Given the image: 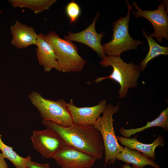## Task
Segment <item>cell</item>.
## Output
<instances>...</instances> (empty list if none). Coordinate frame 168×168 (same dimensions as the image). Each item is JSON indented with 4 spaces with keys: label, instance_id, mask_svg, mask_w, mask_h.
Instances as JSON below:
<instances>
[{
    "label": "cell",
    "instance_id": "obj_9",
    "mask_svg": "<svg viewBox=\"0 0 168 168\" xmlns=\"http://www.w3.org/2000/svg\"><path fill=\"white\" fill-rule=\"evenodd\" d=\"M53 159L61 168H91L96 160L92 156L67 145Z\"/></svg>",
    "mask_w": 168,
    "mask_h": 168
},
{
    "label": "cell",
    "instance_id": "obj_7",
    "mask_svg": "<svg viewBox=\"0 0 168 168\" xmlns=\"http://www.w3.org/2000/svg\"><path fill=\"white\" fill-rule=\"evenodd\" d=\"M31 140L33 148L47 158H53L66 145L58 134L48 128L34 131Z\"/></svg>",
    "mask_w": 168,
    "mask_h": 168
},
{
    "label": "cell",
    "instance_id": "obj_15",
    "mask_svg": "<svg viewBox=\"0 0 168 168\" xmlns=\"http://www.w3.org/2000/svg\"><path fill=\"white\" fill-rule=\"evenodd\" d=\"M116 160L126 164H132L137 167L144 168L147 165L155 168H161L151 158L147 155L135 150L125 146L117 156Z\"/></svg>",
    "mask_w": 168,
    "mask_h": 168
},
{
    "label": "cell",
    "instance_id": "obj_19",
    "mask_svg": "<svg viewBox=\"0 0 168 168\" xmlns=\"http://www.w3.org/2000/svg\"><path fill=\"white\" fill-rule=\"evenodd\" d=\"M1 137L0 134V150L3 157L10 161L16 168H26L27 162L31 159V156L28 155L26 157H24L19 156L14 151L12 147L3 142Z\"/></svg>",
    "mask_w": 168,
    "mask_h": 168
},
{
    "label": "cell",
    "instance_id": "obj_16",
    "mask_svg": "<svg viewBox=\"0 0 168 168\" xmlns=\"http://www.w3.org/2000/svg\"><path fill=\"white\" fill-rule=\"evenodd\" d=\"M158 127L167 130L168 129V108L162 110L159 116L154 120L147 122L142 127L132 129H125L122 127L119 132L124 137L128 138L132 135L151 127Z\"/></svg>",
    "mask_w": 168,
    "mask_h": 168
},
{
    "label": "cell",
    "instance_id": "obj_6",
    "mask_svg": "<svg viewBox=\"0 0 168 168\" xmlns=\"http://www.w3.org/2000/svg\"><path fill=\"white\" fill-rule=\"evenodd\" d=\"M28 97L32 104L37 109L43 120L64 127L69 126L73 124L67 103L63 100L47 99L36 91H32Z\"/></svg>",
    "mask_w": 168,
    "mask_h": 168
},
{
    "label": "cell",
    "instance_id": "obj_1",
    "mask_svg": "<svg viewBox=\"0 0 168 168\" xmlns=\"http://www.w3.org/2000/svg\"><path fill=\"white\" fill-rule=\"evenodd\" d=\"M42 124L58 134L66 144L71 146L96 160L103 157L104 147L100 132L94 126L75 124L67 127L43 120Z\"/></svg>",
    "mask_w": 168,
    "mask_h": 168
},
{
    "label": "cell",
    "instance_id": "obj_2",
    "mask_svg": "<svg viewBox=\"0 0 168 168\" xmlns=\"http://www.w3.org/2000/svg\"><path fill=\"white\" fill-rule=\"evenodd\" d=\"M99 63L105 67L110 66L113 70L109 76L99 77L94 82L98 83L106 79L116 82L120 86L118 91L119 98L125 97L129 89L137 86L141 71L139 65L124 62L120 57L112 56H106Z\"/></svg>",
    "mask_w": 168,
    "mask_h": 168
},
{
    "label": "cell",
    "instance_id": "obj_10",
    "mask_svg": "<svg viewBox=\"0 0 168 168\" xmlns=\"http://www.w3.org/2000/svg\"><path fill=\"white\" fill-rule=\"evenodd\" d=\"M99 16V13H97L91 24L84 30L76 33L68 32L64 37L66 40L87 45L93 49L102 60L106 56L101 44V40L105 34L103 32L98 33L95 29L96 23Z\"/></svg>",
    "mask_w": 168,
    "mask_h": 168
},
{
    "label": "cell",
    "instance_id": "obj_4",
    "mask_svg": "<svg viewBox=\"0 0 168 168\" xmlns=\"http://www.w3.org/2000/svg\"><path fill=\"white\" fill-rule=\"evenodd\" d=\"M119 105L114 106L111 104H107L102 113L93 125L100 133L104 147L105 160L104 166L108 164H113L118 154L124 149L118 143L114 129L113 115L118 111Z\"/></svg>",
    "mask_w": 168,
    "mask_h": 168
},
{
    "label": "cell",
    "instance_id": "obj_11",
    "mask_svg": "<svg viewBox=\"0 0 168 168\" xmlns=\"http://www.w3.org/2000/svg\"><path fill=\"white\" fill-rule=\"evenodd\" d=\"M73 123L79 125L93 126L106 106L105 100L100 101L96 105L78 107L72 100L67 104Z\"/></svg>",
    "mask_w": 168,
    "mask_h": 168
},
{
    "label": "cell",
    "instance_id": "obj_12",
    "mask_svg": "<svg viewBox=\"0 0 168 168\" xmlns=\"http://www.w3.org/2000/svg\"><path fill=\"white\" fill-rule=\"evenodd\" d=\"M10 31L12 36L11 43L18 49L35 45L37 42L38 34L34 28L18 21L11 26Z\"/></svg>",
    "mask_w": 168,
    "mask_h": 168
},
{
    "label": "cell",
    "instance_id": "obj_23",
    "mask_svg": "<svg viewBox=\"0 0 168 168\" xmlns=\"http://www.w3.org/2000/svg\"><path fill=\"white\" fill-rule=\"evenodd\" d=\"M122 168H134L133 167H131L129 164H126L125 165H123L122 166Z\"/></svg>",
    "mask_w": 168,
    "mask_h": 168
},
{
    "label": "cell",
    "instance_id": "obj_18",
    "mask_svg": "<svg viewBox=\"0 0 168 168\" xmlns=\"http://www.w3.org/2000/svg\"><path fill=\"white\" fill-rule=\"evenodd\" d=\"M142 32L147 40L149 46L147 54L139 64L141 71H143L148 63L153 58L161 55H167L168 47L160 45L144 30H142Z\"/></svg>",
    "mask_w": 168,
    "mask_h": 168
},
{
    "label": "cell",
    "instance_id": "obj_24",
    "mask_svg": "<svg viewBox=\"0 0 168 168\" xmlns=\"http://www.w3.org/2000/svg\"><path fill=\"white\" fill-rule=\"evenodd\" d=\"M132 167H133L134 168H140L138 167H137L135 166H134V165H132Z\"/></svg>",
    "mask_w": 168,
    "mask_h": 168
},
{
    "label": "cell",
    "instance_id": "obj_8",
    "mask_svg": "<svg viewBox=\"0 0 168 168\" xmlns=\"http://www.w3.org/2000/svg\"><path fill=\"white\" fill-rule=\"evenodd\" d=\"M132 5L137 11H133L132 12L137 17H142L149 21L154 28V32L148 34L152 38L155 37L160 42H162L163 38L168 40V16L166 4L161 3L157 7V9L154 10L145 11L139 8L136 2H132Z\"/></svg>",
    "mask_w": 168,
    "mask_h": 168
},
{
    "label": "cell",
    "instance_id": "obj_3",
    "mask_svg": "<svg viewBox=\"0 0 168 168\" xmlns=\"http://www.w3.org/2000/svg\"><path fill=\"white\" fill-rule=\"evenodd\" d=\"M54 51L60 71L79 72L87 63L78 53L77 46L71 41L60 38L54 31L44 35Z\"/></svg>",
    "mask_w": 168,
    "mask_h": 168
},
{
    "label": "cell",
    "instance_id": "obj_17",
    "mask_svg": "<svg viewBox=\"0 0 168 168\" xmlns=\"http://www.w3.org/2000/svg\"><path fill=\"white\" fill-rule=\"evenodd\" d=\"M13 7L27 8L38 14L49 9L56 0H9Z\"/></svg>",
    "mask_w": 168,
    "mask_h": 168
},
{
    "label": "cell",
    "instance_id": "obj_20",
    "mask_svg": "<svg viewBox=\"0 0 168 168\" xmlns=\"http://www.w3.org/2000/svg\"><path fill=\"white\" fill-rule=\"evenodd\" d=\"M66 14L70 20V23L73 24L77 21L81 12L79 5L74 1L68 3L66 6Z\"/></svg>",
    "mask_w": 168,
    "mask_h": 168
},
{
    "label": "cell",
    "instance_id": "obj_21",
    "mask_svg": "<svg viewBox=\"0 0 168 168\" xmlns=\"http://www.w3.org/2000/svg\"><path fill=\"white\" fill-rule=\"evenodd\" d=\"M26 168H50L49 163L42 164L33 161L31 159L27 163Z\"/></svg>",
    "mask_w": 168,
    "mask_h": 168
},
{
    "label": "cell",
    "instance_id": "obj_25",
    "mask_svg": "<svg viewBox=\"0 0 168 168\" xmlns=\"http://www.w3.org/2000/svg\"><path fill=\"white\" fill-rule=\"evenodd\" d=\"M0 13H2V12L0 10Z\"/></svg>",
    "mask_w": 168,
    "mask_h": 168
},
{
    "label": "cell",
    "instance_id": "obj_5",
    "mask_svg": "<svg viewBox=\"0 0 168 168\" xmlns=\"http://www.w3.org/2000/svg\"><path fill=\"white\" fill-rule=\"evenodd\" d=\"M128 7V12L125 17L121 16L113 23V34L109 42L102 45L104 52L108 56L120 57L123 52L137 49L138 46L143 44L139 40H135L128 33L130 13L133 6L128 0H125Z\"/></svg>",
    "mask_w": 168,
    "mask_h": 168
},
{
    "label": "cell",
    "instance_id": "obj_22",
    "mask_svg": "<svg viewBox=\"0 0 168 168\" xmlns=\"http://www.w3.org/2000/svg\"><path fill=\"white\" fill-rule=\"evenodd\" d=\"M5 159L2 153L0 152V168H8Z\"/></svg>",
    "mask_w": 168,
    "mask_h": 168
},
{
    "label": "cell",
    "instance_id": "obj_13",
    "mask_svg": "<svg viewBox=\"0 0 168 168\" xmlns=\"http://www.w3.org/2000/svg\"><path fill=\"white\" fill-rule=\"evenodd\" d=\"M42 33L38 34L36 46V56L39 64L42 66L46 72L55 69L60 71L53 49L45 40Z\"/></svg>",
    "mask_w": 168,
    "mask_h": 168
},
{
    "label": "cell",
    "instance_id": "obj_14",
    "mask_svg": "<svg viewBox=\"0 0 168 168\" xmlns=\"http://www.w3.org/2000/svg\"><path fill=\"white\" fill-rule=\"evenodd\" d=\"M136 136L133 138H127L117 136L118 141L123 145L133 150L138 151L150 157L153 160L156 158L155 150L158 146L163 147L165 142L163 137L161 136L157 138L151 143L145 144L140 142Z\"/></svg>",
    "mask_w": 168,
    "mask_h": 168
}]
</instances>
